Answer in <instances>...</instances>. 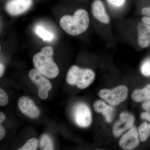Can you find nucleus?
<instances>
[{
    "mask_svg": "<svg viewBox=\"0 0 150 150\" xmlns=\"http://www.w3.org/2000/svg\"><path fill=\"white\" fill-rule=\"evenodd\" d=\"M8 98L7 94L2 88L0 89V105L5 106L8 104Z\"/></svg>",
    "mask_w": 150,
    "mask_h": 150,
    "instance_id": "obj_20",
    "label": "nucleus"
},
{
    "mask_svg": "<svg viewBox=\"0 0 150 150\" xmlns=\"http://www.w3.org/2000/svg\"><path fill=\"white\" fill-rule=\"evenodd\" d=\"M142 73L146 76H150V59L146 60L141 67Z\"/></svg>",
    "mask_w": 150,
    "mask_h": 150,
    "instance_id": "obj_19",
    "label": "nucleus"
},
{
    "mask_svg": "<svg viewBox=\"0 0 150 150\" xmlns=\"http://www.w3.org/2000/svg\"><path fill=\"white\" fill-rule=\"evenodd\" d=\"M19 109L25 115L31 118H36L40 115V110L34 101L29 97L22 96L19 100Z\"/></svg>",
    "mask_w": 150,
    "mask_h": 150,
    "instance_id": "obj_9",
    "label": "nucleus"
},
{
    "mask_svg": "<svg viewBox=\"0 0 150 150\" xmlns=\"http://www.w3.org/2000/svg\"><path fill=\"white\" fill-rule=\"evenodd\" d=\"M28 77L31 81L38 87V89L49 91L52 88V85L49 81L36 69L30 70L28 73Z\"/></svg>",
    "mask_w": 150,
    "mask_h": 150,
    "instance_id": "obj_10",
    "label": "nucleus"
},
{
    "mask_svg": "<svg viewBox=\"0 0 150 150\" xmlns=\"http://www.w3.org/2000/svg\"><path fill=\"white\" fill-rule=\"evenodd\" d=\"M139 134L142 142H145L150 136L149 124L144 122L141 124L139 128Z\"/></svg>",
    "mask_w": 150,
    "mask_h": 150,
    "instance_id": "obj_17",
    "label": "nucleus"
},
{
    "mask_svg": "<svg viewBox=\"0 0 150 150\" xmlns=\"http://www.w3.org/2000/svg\"><path fill=\"white\" fill-rule=\"evenodd\" d=\"M108 2L112 7L119 8L125 4L126 0H107Z\"/></svg>",
    "mask_w": 150,
    "mask_h": 150,
    "instance_id": "obj_21",
    "label": "nucleus"
},
{
    "mask_svg": "<svg viewBox=\"0 0 150 150\" xmlns=\"http://www.w3.org/2000/svg\"><path fill=\"white\" fill-rule=\"evenodd\" d=\"M33 0H9L6 4L7 12L13 16L25 13L32 6Z\"/></svg>",
    "mask_w": 150,
    "mask_h": 150,
    "instance_id": "obj_7",
    "label": "nucleus"
},
{
    "mask_svg": "<svg viewBox=\"0 0 150 150\" xmlns=\"http://www.w3.org/2000/svg\"><path fill=\"white\" fill-rule=\"evenodd\" d=\"M128 91L127 86L121 85L112 90H101L98 95L110 105H117L126 100L128 96Z\"/></svg>",
    "mask_w": 150,
    "mask_h": 150,
    "instance_id": "obj_4",
    "label": "nucleus"
},
{
    "mask_svg": "<svg viewBox=\"0 0 150 150\" xmlns=\"http://www.w3.org/2000/svg\"><path fill=\"white\" fill-rule=\"evenodd\" d=\"M93 107L95 112L103 114L107 122H111L114 110L113 108L101 100H96L94 103Z\"/></svg>",
    "mask_w": 150,
    "mask_h": 150,
    "instance_id": "obj_13",
    "label": "nucleus"
},
{
    "mask_svg": "<svg viewBox=\"0 0 150 150\" xmlns=\"http://www.w3.org/2000/svg\"><path fill=\"white\" fill-rule=\"evenodd\" d=\"M6 116L5 114L2 112H0V123H1L5 120Z\"/></svg>",
    "mask_w": 150,
    "mask_h": 150,
    "instance_id": "obj_28",
    "label": "nucleus"
},
{
    "mask_svg": "<svg viewBox=\"0 0 150 150\" xmlns=\"http://www.w3.org/2000/svg\"><path fill=\"white\" fill-rule=\"evenodd\" d=\"M95 77L94 72L90 69H81L78 66H73L68 71L66 81L70 85L84 89L92 83Z\"/></svg>",
    "mask_w": 150,
    "mask_h": 150,
    "instance_id": "obj_3",
    "label": "nucleus"
},
{
    "mask_svg": "<svg viewBox=\"0 0 150 150\" xmlns=\"http://www.w3.org/2000/svg\"><path fill=\"white\" fill-rule=\"evenodd\" d=\"M92 13L98 21L103 24H107L110 23V19L103 3L101 0H94L91 6Z\"/></svg>",
    "mask_w": 150,
    "mask_h": 150,
    "instance_id": "obj_11",
    "label": "nucleus"
},
{
    "mask_svg": "<svg viewBox=\"0 0 150 150\" xmlns=\"http://www.w3.org/2000/svg\"><path fill=\"white\" fill-rule=\"evenodd\" d=\"M74 118L75 123L82 128H86L90 126L92 121L91 111L87 105L79 103L74 109Z\"/></svg>",
    "mask_w": 150,
    "mask_h": 150,
    "instance_id": "obj_5",
    "label": "nucleus"
},
{
    "mask_svg": "<svg viewBox=\"0 0 150 150\" xmlns=\"http://www.w3.org/2000/svg\"><path fill=\"white\" fill-rule=\"evenodd\" d=\"M88 13L83 9H79L74 15H65L61 18L60 25L62 29L71 35H80L85 32L89 25Z\"/></svg>",
    "mask_w": 150,
    "mask_h": 150,
    "instance_id": "obj_1",
    "label": "nucleus"
},
{
    "mask_svg": "<svg viewBox=\"0 0 150 150\" xmlns=\"http://www.w3.org/2000/svg\"><path fill=\"white\" fill-rule=\"evenodd\" d=\"M38 141L35 138H31L26 142L18 150H35L38 146Z\"/></svg>",
    "mask_w": 150,
    "mask_h": 150,
    "instance_id": "obj_18",
    "label": "nucleus"
},
{
    "mask_svg": "<svg viewBox=\"0 0 150 150\" xmlns=\"http://www.w3.org/2000/svg\"><path fill=\"white\" fill-rule=\"evenodd\" d=\"M149 133L150 134V123H149Z\"/></svg>",
    "mask_w": 150,
    "mask_h": 150,
    "instance_id": "obj_30",
    "label": "nucleus"
},
{
    "mask_svg": "<svg viewBox=\"0 0 150 150\" xmlns=\"http://www.w3.org/2000/svg\"><path fill=\"white\" fill-rule=\"evenodd\" d=\"M54 49L51 46L42 48L40 52L35 54L33 58V63L35 69L43 76L50 79L58 76L59 69L53 59Z\"/></svg>",
    "mask_w": 150,
    "mask_h": 150,
    "instance_id": "obj_2",
    "label": "nucleus"
},
{
    "mask_svg": "<svg viewBox=\"0 0 150 150\" xmlns=\"http://www.w3.org/2000/svg\"><path fill=\"white\" fill-rule=\"evenodd\" d=\"M142 20L143 22L150 25V17L144 16L142 17Z\"/></svg>",
    "mask_w": 150,
    "mask_h": 150,
    "instance_id": "obj_27",
    "label": "nucleus"
},
{
    "mask_svg": "<svg viewBox=\"0 0 150 150\" xmlns=\"http://www.w3.org/2000/svg\"><path fill=\"white\" fill-rule=\"evenodd\" d=\"M142 13L145 16L150 17V6L145 7L142 9Z\"/></svg>",
    "mask_w": 150,
    "mask_h": 150,
    "instance_id": "obj_23",
    "label": "nucleus"
},
{
    "mask_svg": "<svg viewBox=\"0 0 150 150\" xmlns=\"http://www.w3.org/2000/svg\"><path fill=\"white\" fill-rule=\"evenodd\" d=\"M38 95L41 99H46L48 96V91L45 90L38 89Z\"/></svg>",
    "mask_w": 150,
    "mask_h": 150,
    "instance_id": "obj_22",
    "label": "nucleus"
},
{
    "mask_svg": "<svg viewBox=\"0 0 150 150\" xmlns=\"http://www.w3.org/2000/svg\"><path fill=\"white\" fill-rule=\"evenodd\" d=\"M5 67L3 64L1 63L0 64V77L2 76L4 73Z\"/></svg>",
    "mask_w": 150,
    "mask_h": 150,
    "instance_id": "obj_29",
    "label": "nucleus"
},
{
    "mask_svg": "<svg viewBox=\"0 0 150 150\" xmlns=\"http://www.w3.org/2000/svg\"><path fill=\"white\" fill-rule=\"evenodd\" d=\"M35 32L40 38H42L45 41H51L54 38V35L51 33L47 31L43 28L40 26H37L35 28Z\"/></svg>",
    "mask_w": 150,
    "mask_h": 150,
    "instance_id": "obj_16",
    "label": "nucleus"
},
{
    "mask_svg": "<svg viewBox=\"0 0 150 150\" xmlns=\"http://www.w3.org/2000/svg\"><path fill=\"white\" fill-rule=\"evenodd\" d=\"M142 107L144 110H146L148 112H150V100L146 101L143 103L142 105Z\"/></svg>",
    "mask_w": 150,
    "mask_h": 150,
    "instance_id": "obj_24",
    "label": "nucleus"
},
{
    "mask_svg": "<svg viewBox=\"0 0 150 150\" xmlns=\"http://www.w3.org/2000/svg\"><path fill=\"white\" fill-rule=\"evenodd\" d=\"M134 122V116L128 112H121L120 118L114 124L112 133L116 137H120L124 132L133 127Z\"/></svg>",
    "mask_w": 150,
    "mask_h": 150,
    "instance_id": "obj_6",
    "label": "nucleus"
},
{
    "mask_svg": "<svg viewBox=\"0 0 150 150\" xmlns=\"http://www.w3.org/2000/svg\"><path fill=\"white\" fill-rule=\"evenodd\" d=\"M131 98L134 101L140 102L150 99V84L142 89H136L133 92Z\"/></svg>",
    "mask_w": 150,
    "mask_h": 150,
    "instance_id": "obj_14",
    "label": "nucleus"
},
{
    "mask_svg": "<svg viewBox=\"0 0 150 150\" xmlns=\"http://www.w3.org/2000/svg\"><path fill=\"white\" fill-rule=\"evenodd\" d=\"M139 143V132L137 128L132 127L123 134L119 140V146L126 150H132L137 147Z\"/></svg>",
    "mask_w": 150,
    "mask_h": 150,
    "instance_id": "obj_8",
    "label": "nucleus"
},
{
    "mask_svg": "<svg viewBox=\"0 0 150 150\" xmlns=\"http://www.w3.org/2000/svg\"><path fill=\"white\" fill-rule=\"evenodd\" d=\"M39 147L41 150H54V145L51 137L46 134L41 136L39 142Z\"/></svg>",
    "mask_w": 150,
    "mask_h": 150,
    "instance_id": "obj_15",
    "label": "nucleus"
},
{
    "mask_svg": "<svg viewBox=\"0 0 150 150\" xmlns=\"http://www.w3.org/2000/svg\"><path fill=\"white\" fill-rule=\"evenodd\" d=\"M141 116L143 119H146L148 121H150V113L149 112H143L141 114Z\"/></svg>",
    "mask_w": 150,
    "mask_h": 150,
    "instance_id": "obj_25",
    "label": "nucleus"
},
{
    "mask_svg": "<svg viewBox=\"0 0 150 150\" xmlns=\"http://www.w3.org/2000/svg\"><path fill=\"white\" fill-rule=\"evenodd\" d=\"M5 130L1 125H0V140L2 139L5 135Z\"/></svg>",
    "mask_w": 150,
    "mask_h": 150,
    "instance_id": "obj_26",
    "label": "nucleus"
},
{
    "mask_svg": "<svg viewBox=\"0 0 150 150\" xmlns=\"http://www.w3.org/2000/svg\"><path fill=\"white\" fill-rule=\"evenodd\" d=\"M138 42L142 48H146L150 45V25L144 23L138 25Z\"/></svg>",
    "mask_w": 150,
    "mask_h": 150,
    "instance_id": "obj_12",
    "label": "nucleus"
}]
</instances>
